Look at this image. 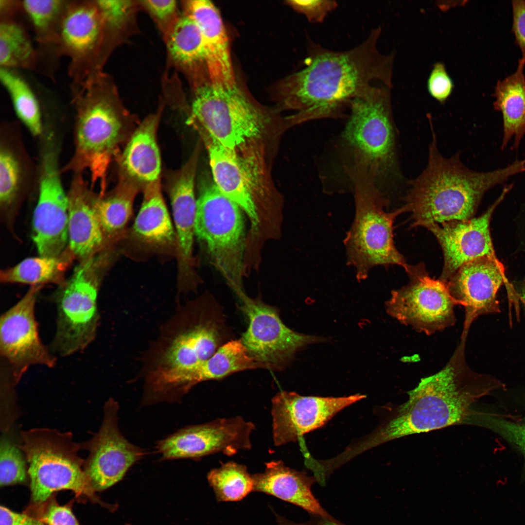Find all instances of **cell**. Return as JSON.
<instances>
[{
  "instance_id": "f907efd6",
  "label": "cell",
  "mask_w": 525,
  "mask_h": 525,
  "mask_svg": "<svg viewBox=\"0 0 525 525\" xmlns=\"http://www.w3.org/2000/svg\"><path fill=\"white\" fill-rule=\"evenodd\" d=\"M520 297H521V300H522V301L523 302L524 308L525 309V285H524V286L522 289L521 294H520Z\"/></svg>"
},
{
  "instance_id": "f6af8a7d",
  "label": "cell",
  "mask_w": 525,
  "mask_h": 525,
  "mask_svg": "<svg viewBox=\"0 0 525 525\" xmlns=\"http://www.w3.org/2000/svg\"><path fill=\"white\" fill-rule=\"evenodd\" d=\"M512 31L515 42L520 49L521 59L525 61V0L512 1Z\"/></svg>"
},
{
  "instance_id": "74e56055",
  "label": "cell",
  "mask_w": 525,
  "mask_h": 525,
  "mask_svg": "<svg viewBox=\"0 0 525 525\" xmlns=\"http://www.w3.org/2000/svg\"><path fill=\"white\" fill-rule=\"evenodd\" d=\"M207 479L218 502L239 501L254 491L252 474L245 466L234 461L210 470Z\"/></svg>"
},
{
  "instance_id": "7dc6e473",
  "label": "cell",
  "mask_w": 525,
  "mask_h": 525,
  "mask_svg": "<svg viewBox=\"0 0 525 525\" xmlns=\"http://www.w3.org/2000/svg\"><path fill=\"white\" fill-rule=\"evenodd\" d=\"M0 525H46L40 519L0 507Z\"/></svg>"
},
{
  "instance_id": "d6986e66",
  "label": "cell",
  "mask_w": 525,
  "mask_h": 525,
  "mask_svg": "<svg viewBox=\"0 0 525 525\" xmlns=\"http://www.w3.org/2000/svg\"><path fill=\"white\" fill-rule=\"evenodd\" d=\"M356 394L346 397L305 396L280 391L272 400V437L275 446L297 441L320 428L344 408L363 399Z\"/></svg>"
},
{
  "instance_id": "484cf974",
  "label": "cell",
  "mask_w": 525,
  "mask_h": 525,
  "mask_svg": "<svg viewBox=\"0 0 525 525\" xmlns=\"http://www.w3.org/2000/svg\"><path fill=\"white\" fill-rule=\"evenodd\" d=\"M186 5L187 14L196 23L203 37L210 82L236 84L228 39L219 12L209 0H189Z\"/></svg>"
},
{
  "instance_id": "b9f144b4",
  "label": "cell",
  "mask_w": 525,
  "mask_h": 525,
  "mask_svg": "<svg viewBox=\"0 0 525 525\" xmlns=\"http://www.w3.org/2000/svg\"><path fill=\"white\" fill-rule=\"evenodd\" d=\"M287 2L295 10L304 15L312 23L322 22L338 6L335 0H290Z\"/></svg>"
},
{
  "instance_id": "ab89813d",
  "label": "cell",
  "mask_w": 525,
  "mask_h": 525,
  "mask_svg": "<svg viewBox=\"0 0 525 525\" xmlns=\"http://www.w3.org/2000/svg\"><path fill=\"white\" fill-rule=\"evenodd\" d=\"M100 11L105 32L119 28L130 14L133 3L131 1L96 0Z\"/></svg>"
},
{
  "instance_id": "5bb4252c",
  "label": "cell",
  "mask_w": 525,
  "mask_h": 525,
  "mask_svg": "<svg viewBox=\"0 0 525 525\" xmlns=\"http://www.w3.org/2000/svg\"><path fill=\"white\" fill-rule=\"evenodd\" d=\"M410 281L393 290L385 304L388 314L416 331L431 335L453 326L457 305L446 284L430 278L423 265L412 268Z\"/></svg>"
},
{
  "instance_id": "f35d334b",
  "label": "cell",
  "mask_w": 525,
  "mask_h": 525,
  "mask_svg": "<svg viewBox=\"0 0 525 525\" xmlns=\"http://www.w3.org/2000/svg\"><path fill=\"white\" fill-rule=\"evenodd\" d=\"M25 456L6 435L0 442V486L5 487L24 483L27 478Z\"/></svg>"
},
{
  "instance_id": "d6a6232c",
  "label": "cell",
  "mask_w": 525,
  "mask_h": 525,
  "mask_svg": "<svg viewBox=\"0 0 525 525\" xmlns=\"http://www.w3.org/2000/svg\"><path fill=\"white\" fill-rule=\"evenodd\" d=\"M143 191L142 205L134 224L135 232L150 243H171L175 233L162 195L159 179L146 185Z\"/></svg>"
},
{
  "instance_id": "8992f818",
  "label": "cell",
  "mask_w": 525,
  "mask_h": 525,
  "mask_svg": "<svg viewBox=\"0 0 525 525\" xmlns=\"http://www.w3.org/2000/svg\"><path fill=\"white\" fill-rule=\"evenodd\" d=\"M345 170L354 186L355 214L344 242L347 263L355 268L357 279H366L378 265H399L409 274L412 266L396 249L393 234L394 221L404 208L386 212L388 201L372 177L359 169Z\"/></svg>"
},
{
  "instance_id": "d4e9b609",
  "label": "cell",
  "mask_w": 525,
  "mask_h": 525,
  "mask_svg": "<svg viewBox=\"0 0 525 525\" xmlns=\"http://www.w3.org/2000/svg\"><path fill=\"white\" fill-rule=\"evenodd\" d=\"M83 174H73L68 192V245L79 262L95 255L105 244L94 207L96 193Z\"/></svg>"
},
{
  "instance_id": "cb8c5ba5",
  "label": "cell",
  "mask_w": 525,
  "mask_h": 525,
  "mask_svg": "<svg viewBox=\"0 0 525 525\" xmlns=\"http://www.w3.org/2000/svg\"><path fill=\"white\" fill-rule=\"evenodd\" d=\"M20 132L14 123L1 125L0 206L4 212L16 209L37 181V166L28 155Z\"/></svg>"
},
{
  "instance_id": "1f68e13d",
  "label": "cell",
  "mask_w": 525,
  "mask_h": 525,
  "mask_svg": "<svg viewBox=\"0 0 525 525\" xmlns=\"http://www.w3.org/2000/svg\"><path fill=\"white\" fill-rule=\"evenodd\" d=\"M75 257L69 245L60 255L26 258L16 265L1 270L0 281L33 285L55 284L59 287L66 280L65 274Z\"/></svg>"
},
{
  "instance_id": "4316f807",
  "label": "cell",
  "mask_w": 525,
  "mask_h": 525,
  "mask_svg": "<svg viewBox=\"0 0 525 525\" xmlns=\"http://www.w3.org/2000/svg\"><path fill=\"white\" fill-rule=\"evenodd\" d=\"M263 472L252 474L254 491L264 493L297 506L311 515L337 521L322 507L312 491L316 482L303 471L286 466L280 460L266 463Z\"/></svg>"
},
{
  "instance_id": "8d00e7d4",
  "label": "cell",
  "mask_w": 525,
  "mask_h": 525,
  "mask_svg": "<svg viewBox=\"0 0 525 525\" xmlns=\"http://www.w3.org/2000/svg\"><path fill=\"white\" fill-rule=\"evenodd\" d=\"M167 47L172 58L184 65L205 59V46L198 26L186 14L175 20L167 38Z\"/></svg>"
},
{
  "instance_id": "d590c367",
  "label": "cell",
  "mask_w": 525,
  "mask_h": 525,
  "mask_svg": "<svg viewBox=\"0 0 525 525\" xmlns=\"http://www.w3.org/2000/svg\"><path fill=\"white\" fill-rule=\"evenodd\" d=\"M0 79L17 117L33 136L39 138L43 130V114L33 90L13 70L0 68Z\"/></svg>"
},
{
  "instance_id": "e575fe53",
  "label": "cell",
  "mask_w": 525,
  "mask_h": 525,
  "mask_svg": "<svg viewBox=\"0 0 525 525\" xmlns=\"http://www.w3.org/2000/svg\"><path fill=\"white\" fill-rule=\"evenodd\" d=\"M16 17L0 18V68L38 71L39 56L36 47Z\"/></svg>"
},
{
  "instance_id": "52a82bcc",
  "label": "cell",
  "mask_w": 525,
  "mask_h": 525,
  "mask_svg": "<svg viewBox=\"0 0 525 525\" xmlns=\"http://www.w3.org/2000/svg\"><path fill=\"white\" fill-rule=\"evenodd\" d=\"M19 446L28 463V474L33 501L45 502L56 491L69 490L96 499L78 455L81 443L70 432L35 428L21 433Z\"/></svg>"
},
{
  "instance_id": "ba28073f",
  "label": "cell",
  "mask_w": 525,
  "mask_h": 525,
  "mask_svg": "<svg viewBox=\"0 0 525 525\" xmlns=\"http://www.w3.org/2000/svg\"><path fill=\"white\" fill-rule=\"evenodd\" d=\"M243 213L212 179H201L196 199L195 235L214 266L236 293L243 291L245 242Z\"/></svg>"
},
{
  "instance_id": "ee69618b",
  "label": "cell",
  "mask_w": 525,
  "mask_h": 525,
  "mask_svg": "<svg viewBox=\"0 0 525 525\" xmlns=\"http://www.w3.org/2000/svg\"><path fill=\"white\" fill-rule=\"evenodd\" d=\"M40 520L46 525H79L70 509L55 502L46 507Z\"/></svg>"
},
{
  "instance_id": "83f0119b",
  "label": "cell",
  "mask_w": 525,
  "mask_h": 525,
  "mask_svg": "<svg viewBox=\"0 0 525 525\" xmlns=\"http://www.w3.org/2000/svg\"><path fill=\"white\" fill-rule=\"evenodd\" d=\"M199 148L198 146L183 167L171 175L168 185L179 253L183 264L186 265L192 262L195 235L194 186Z\"/></svg>"
},
{
  "instance_id": "816d5d0a",
  "label": "cell",
  "mask_w": 525,
  "mask_h": 525,
  "mask_svg": "<svg viewBox=\"0 0 525 525\" xmlns=\"http://www.w3.org/2000/svg\"><path fill=\"white\" fill-rule=\"evenodd\" d=\"M38 70H39V72L40 73H41V72L40 71V70H39V68H38ZM42 74H43V73H42ZM47 75V76H49V77H52V75Z\"/></svg>"
},
{
  "instance_id": "30bf717a",
  "label": "cell",
  "mask_w": 525,
  "mask_h": 525,
  "mask_svg": "<svg viewBox=\"0 0 525 525\" xmlns=\"http://www.w3.org/2000/svg\"><path fill=\"white\" fill-rule=\"evenodd\" d=\"M99 261L94 255L80 261L53 296L56 326L49 348L53 354L67 357L81 352L96 338L100 320Z\"/></svg>"
},
{
  "instance_id": "f546056e",
  "label": "cell",
  "mask_w": 525,
  "mask_h": 525,
  "mask_svg": "<svg viewBox=\"0 0 525 525\" xmlns=\"http://www.w3.org/2000/svg\"><path fill=\"white\" fill-rule=\"evenodd\" d=\"M68 0H22L23 11L29 18L38 44L40 66L54 69L62 56L60 33Z\"/></svg>"
},
{
  "instance_id": "681fc988",
  "label": "cell",
  "mask_w": 525,
  "mask_h": 525,
  "mask_svg": "<svg viewBox=\"0 0 525 525\" xmlns=\"http://www.w3.org/2000/svg\"><path fill=\"white\" fill-rule=\"evenodd\" d=\"M21 11L22 0H0V18L16 17Z\"/></svg>"
},
{
  "instance_id": "9a60e30c",
  "label": "cell",
  "mask_w": 525,
  "mask_h": 525,
  "mask_svg": "<svg viewBox=\"0 0 525 525\" xmlns=\"http://www.w3.org/2000/svg\"><path fill=\"white\" fill-rule=\"evenodd\" d=\"M43 286H31L0 316V361L8 367L16 384L32 366L52 368L56 365V357L39 337L35 318L37 295Z\"/></svg>"
},
{
  "instance_id": "277c9868",
  "label": "cell",
  "mask_w": 525,
  "mask_h": 525,
  "mask_svg": "<svg viewBox=\"0 0 525 525\" xmlns=\"http://www.w3.org/2000/svg\"><path fill=\"white\" fill-rule=\"evenodd\" d=\"M101 73L72 94L75 111L74 151L62 173L88 171L92 188L101 193L106 186L108 168L122 139L124 124Z\"/></svg>"
},
{
  "instance_id": "c3c4849f",
  "label": "cell",
  "mask_w": 525,
  "mask_h": 525,
  "mask_svg": "<svg viewBox=\"0 0 525 525\" xmlns=\"http://www.w3.org/2000/svg\"><path fill=\"white\" fill-rule=\"evenodd\" d=\"M278 525H345L339 521H332L321 516L311 515V519L305 523H298L291 521L277 513L272 509Z\"/></svg>"
},
{
  "instance_id": "7bdbcfd3",
  "label": "cell",
  "mask_w": 525,
  "mask_h": 525,
  "mask_svg": "<svg viewBox=\"0 0 525 525\" xmlns=\"http://www.w3.org/2000/svg\"><path fill=\"white\" fill-rule=\"evenodd\" d=\"M489 421L493 428L516 445L525 455V423L493 418H490Z\"/></svg>"
},
{
  "instance_id": "44dd1931",
  "label": "cell",
  "mask_w": 525,
  "mask_h": 525,
  "mask_svg": "<svg viewBox=\"0 0 525 525\" xmlns=\"http://www.w3.org/2000/svg\"><path fill=\"white\" fill-rule=\"evenodd\" d=\"M504 278V268L495 256H485L463 265L445 283L456 304L465 309L462 335H467L479 316L500 311L496 295Z\"/></svg>"
},
{
  "instance_id": "2e32d148",
  "label": "cell",
  "mask_w": 525,
  "mask_h": 525,
  "mask_svg": "<svg viewBox=\"0 0 525 525\" xmlns=\"http://www.w3.org/2000/svg\"><path fill=\"white\" fill-rule=\"evenodd\" d=\"M238 295L242 301L241 309L249 319L242 341L249 355L267 369H281L301 349L325 341L291 330L282 322L275 308L248 298L244 292Z\"/></svg>"
},
{
  "instance_id": "ffe728a7",
  "label": "cell",
  "mask_w": 525,
  "mask_h": 525,
  "mask_svg": "<svg viewBox=\"0 0 525 525\" xmlns=\"http://www.w3.org/2000/svg\"><path fill=\"white\" fill-rule=\"evenodd\" d=\"M513 187L505 186L500 196L481 216L426 227L441 247L444 265L439 280L446 283L463 265L485 256H494L489 225L492 214Z\"/></svg>"
},
{
  "instance_id": "5b68a950",
  "label": "cell",
  "mask_w": 525,
  "mask_h": 525,
  "mask_svg": "<svg viewBox=\"0 0 525 525\" xmlns=\"http://www.w3.org/2000/svg\"><path fill=\"white\" fill-rule=\"evenodd\" d=\"M342 138L352 152V166L382 183L401 178L390 88L373 85L353 99Z\"/></svg>"
},
{
  "instance_id": "bcb514c9",
  "label": "cell",
  "mask_w": 525,
  "mask_h": 525,
  "mask_svg": "<svg viewBox=\"0 0 525 525\" xmlns=\"http://www.w3.org/2000/svg\"><path fill=\"white\" fill-rule=\"evenodd\" d=\"M142 4L157 19L165 21L176 12L177 3L174 0H147L141 1Z\"/></svg>"
},
{
  "instance_id": "8fae6325",
  "label": "cell",
  "mask_w": 525,
  "mask_h": 525,
  "mask_svg": "<svg viewBox=\"0 0 525 525\" xmlns=\"http://www.w3.org/2000/svg\"><path fill=\"white\" fill-rule=\"evenodd\" d=\"M61 146L47 141L39 147L38 197L34 211L32 238L40 256L56 257L68 247L69 200L61 178Z\"/></svg>"
},
{
  "instance_id": "7c38bea8",
  "label": "cell",
  "mask_w": 525,
  "mask_h": 525,
  "mask_svg": "<svg viewBox=\"0 0 525 525\" xmlns=\"http://www.w3.org/2000/svg\"><path fill=\"white\" fill-rule=\"evenodd\" d=\"M218 327L202 314L194 315L190 308L182 307L148 355L145 376L190 368L211 357L219 348Z\"/></svg>"
},
{
  "instance_id": "4dcf8cb0",
  "label": "cell",
  "mask_w": 525,
  "mask_h": 525,
  "mask_svg": "<svg viewBox=\"0 0 525 525\" xmlns=\"http://www.w3.org/2000/svg\"><path fill=\"white\" fill-rule=\"evenodd\" d=\"M525 61L520 59L516 70L502 80L494 87L493 108L502 115L503 135L501 149L506 148L514 139L517 150L525 135Z\"/></svg>"
},
{
  "instance_id": "f1b7e54d",
  "label": "cell",
  "mask_w": 525,
  "mask_h": 525,
  "mask_svg": "<svg viewBox=\"0 0 525 525\" xmlns=\"http://www.w3.org/2000/svg\"><path fill=\"white\" fill-rule=\"evenodd\" d=\"M159 116L143 121L133 134L121 159L124 177L144 187L159 179L161 159L156 133Z\"/></svg>"
},
{
  "instance_id": "4fadbf2b",
  "label": "cell",
  "mask_w": 525,
  "mask_h": 525,
  "mask_svg": "<svg viewBox=\"0 0 525 525\" xmlns=\"http://www.w3.org/2000/svg\"><path fill=\"white\" fill-rule=\"evenodd\" d=\"M104 25L96 0H69L62 22L60 50L70 60L72 93L101 73Z\"/></svg>"
},
{
  "instance_id": "836d02e7",
  "label": "cell",
  "mask_w": 525,
  "mask_h": 525,
  "mask_svg": "<svg viewBox=\"0 0 525 525\" xmlns=\"http://www.w3.org/2000/svg\"><path fill=\"white\" fill-rule=\"evenodd\" d=\"M139 185L123 177L109 194H95L94 207L105 239H111L129 220Z\"/></svg>"
},
{
  "instance_id": "7a4b0ae2",
  "label": "cell",
  "mask_w": 525,
  "mask_h": 525,
  "mask_svg": "<svg viewBox=\"0 0 525 525\" xmlns=\"http://www.w3.org/2000/svg\"><path fill=\"white\" fill-rule=\"evenodd\" d=\"M461 339L442 369L422 379L408 392V399L396 405L392 414L366 444L368 448L406 436L463 423L471 407L487 392L482 375L473 372L465 358Z\"/></svg>"
},
{
  "instance_id": "603a6c76",
  "label": "cell",
  "mask_w": 525,
  "mask_h": 525,
  "mask_svg": "<svg viewBox=\"0 0 525 525\" xmlns=\"http://www.w3.org/2000/svg\"><path fill=\"white\" fill-rule=\"evenodd\" d=\"M196 129L208 153L214 183L247 215L253 231H256L260 219L254 198L253 178L244 158L237 150L224 146L202 129Z\"/></svg>"
},
{
  "instance_id": "3957f363",
  "label": "cell",
  "mask_w": 525,
  "mask_h": 525,
  "mask_svg": "<svg viewBox=\"0 0 525 525\" xmlns=\"http://www.w3.org/2000/svg\"><path fill=\"white\" fill-rule=\"evenodd\" d=\"M432 140L426 168L410 181L404 211L412 214L411 226L426 228L472 218L485 192L525 172V159L495 170L479 172L461 162L459 154L446 158L439 152L432 122Z\"/></svg>"
},
{
  "instance_id": "ac0fdd59",
  "label": "cell",
  "mask_w": 525,
  "mask_h": 525,
  "mask_svg": "<svg viewBox=\"0 0 525 525\" xmlns=\"http://www.w3.org/2000/svg\"><path fill=\"white\" fill-rule=\"evenodd\" d=\"M254 424L241 417L218 419L191 425L159 440L157 452L161 460L198 459L221 452L232 455L251 447Z\"/></svg>"
},
{
  "instance_id": "60d3db41",
  "label": "cell",
  "mask_w": 525,
  "mask_h": 525,
  "mask_svg": "<svg viewBox=\"0 0 525 525\" xmlns=\"http://www.w3.org/2000/svg\"><path fill=\"white\" fill-rule=\"evenodd\" d=\"M453 81L441 62L434 64L427 82L428 92L437 101L443 103L454 89Z\"/></svg>"
},
{
  "instance_id": "6da1fadb",
  "label": "cell",
  "mask_w": 525,
  "mask_h": 525,
  "mask_svg": "<svg viewBox=\"0 0 525 525\" xmlns=\"http://www.w3.org/2000/svg\"><path fill=\"white\" fill-rule=\"evenodd\" d=\"M381 32L380 27L375 28L359 45L341 51L308 39L304 67L284 78L279 89L282 106L295 111L288 117L292 125L342 117L351 101L373 82L392 87L395 55L378 50Z\"/></svg>"
},
{
  "instance_id": "9c48e42d",
  "label": "cell",
  "mask_w": 525,
  "mask_h": 525,
  "mask_svg": "<svg viewBox=\"0 0 525 525\" xmlns=\"http://www.w3.org/2000/svg\"><path fill=\"white\" fill-rule=\"evenodd\" d=\"M238 86L209 82L199 87L192 105L190 122L224 146L236 150L262 142L272 119Z\"/></svg>"
},
{
  "instance_id": "7402d4cb",
  "label": "cell",
  "mask_w": 525,
  "mask_h": 525,
  "mask_svg": "<svg viewBox=\"0 0 525 525\" xmlns=\"http://www.w3.org/2000/svg\"><path fill=\"white\" fill-rule=\"evenodd\" d=\"M266 368L248 354L241 339L220 347L210 358L190 368L160 374L153 383L154 391L163 402L178 401L196 384L223 378L246 369Z\"/></svg>"
},
{
  "instance_id": "e0dca14e",
  "label": "cell",
  "mask_w": 525,
  "mask_h": 525,
  "mask_svg": "<svg viewBox=\"0 0 525 525\" xmlns=\"http://www.w3.org/2000/svg\"><path fill=\"white\" fill-rule=\"evenodd\" d=\"M118 402L110 397L104 406V418L99 431L85 443L88 451L84 471L94 490H105L121 481L129 468L145 455L143 449L129 442L118 426Z\"/></svg>"
}]
</instances>
